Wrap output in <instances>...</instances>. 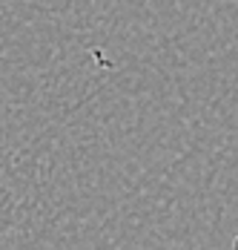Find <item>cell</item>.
Segmentation results:
<instances>
[{
  "mask_svg": "<svg viewBox=\"0 0 238 250\" xmlns=\"http://www.w3.org/2000/svg\"><path fill=\"white\" fill-rule=\"evenodd\" d=\"M233 250H238V233H236V242H233Z\"/></svg>",
  "mask_w": 238,
  "mask_h": 250,
  "instance_id": "1",
  "label": "cell"
}]
</instances>
